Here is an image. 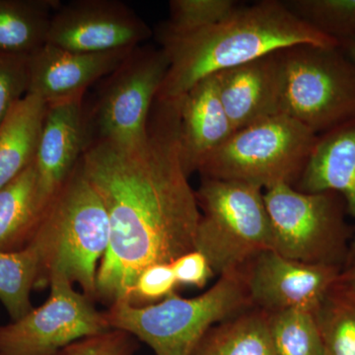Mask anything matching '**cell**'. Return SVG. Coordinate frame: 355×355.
Masks as SVG:
<instances>
[{
    "instance_id": "3",
    "label": "cell",
    "mask_w": 355,
    "mask_h": 355,
    "mask_svg": "<svg viewBox=\"0 0 355 355\" xmlns=\"http://www.w3.org/2000/svg\"><path fill=\"white\" fill-rule=\"evenodd\" d=\"M110 223L99 193L78 163L44 209L29 244L38 253L37 288H44L55 277L78 284L94 300L96 280L108 249Z\"/></svg>"
},
{
    "instance_id": "11",
    "label": "cell",
    "mask_w": 355,
    "mask_h": 355,
    "mask_svg": "<svg viewBox=\"0 0 355 355\" xmlns=\"http://www.w3.org/2000/svg\"><path fill=\"white\" fill-rule=\"evenodd\" d=\"M153 36L150 27L123 2L74 0L53 13L46 44L101 53L137 48Z\"/></svg>"
},
{
    "instance_id": "13",
    "label": "cell",
    "mask_w": 355,
    "mask_h": 355,
    "mask_svg": "<svg viewBox=\"0 0 355 355\" xmlns=\"http://www.w3.org/2000/svg\"><path fill=\"white\" fill-rule=\"evenodd\" d=\"M85 96L46 105L34 160L46 205L90 146Z\"/></svg>"
},
{
    "instance_id": "31",
    "label": "cell",
    "mask_w": 355,
    "mask_h": 355,
    "mask_svg": "<svg viewBox=\"0 0 355 355\" xmlns=\"http://www.w3.org/2000/svg\"><path fill=\"white\" fill-rule=\"evenodd\" d=\"M338 44H340V48L342 49L343 53L355 65V37L340 40Z\"/></svg>"
},
{
    "instance_id": "10",
    "label": "cell",
    "mask_w": 355,
    "mask_h": 355,
    "mask_svg": "<svg viewBox=\"0 0 355 355\" xmlns=\"http://www.w3.org/2000/svg\"><path fill=\"white\" fill-rule=\"evenodd\" d=\"M49 286L43 305L0 326V355H62L72 343L112 330L104 312L69 280L55 277Z\"/></svg>"
},
{
    "instance_id": "26",
    "label": "cell",
    "mask_w": 355,
    "mask_h": 355,
    "mask_svg": "<svg viewBox=\"0 0 355 355\" xmlns=\"http://www.w3.org/2000/svg\"><path fill=\"white\" fill-rule=\"evenodd\" d=\"M241 6L234 0H171L169 18L157 31L183 35L218 23Z\"/></svg>"
},
{
    "instance_id": "22",
    "label": "cell",
    "mask_w": 355,
    "mask_h": 355,
    "mask_svg": "<svg viewBox=\"0 0 355 355\" xmlns=\"http://www.w3.org/2000/svg\"><path fill=\"white\" fill-rule=\"evenodd\" d=\"M314 316L324 355H355V287L340 277Z\"/></svg>"
},
{
    "instance_id": "16",
    "label": "cell",
    "mask_w": 355,
    "mask_h": 355,
    "mask_svg": "<svg viewBox=\"0 0 355 355\" xmlns=\"http://www.w3.org/2000/svg\"><path fill=\"white\" fill-rule=\"evenodd\" d=\"M179 114L180 156L190 177L235 132L219 97L216 76L174 100Z\"/></svg>"
},
{
    "instance_id": "17",
    "label": "cell",
    "mask_w": 355,
    "mask_h": 355,
    "mask_svg": "<svg viewBox=\"0 0 355 355\" xmlns=\"http://www.w3.org/2000/svg\"><path fill=\"white\" fill-rule=\"evenodd\" d=\"M293 188L303 193L335 191L345 198L354 222L345 268H349L355 261V119L318 137L312 155Z\"/></svg>"
},
{
    "instance_id": "32",
    "label": "cell",
    "mask_w": 355,
    "mask_h": 355,
    "mask_svg": "<svg viewBox=\"0 0 355 355\" xmlns=\"http://www.w3.org/2000/svg\"><path fill=\"white\" fill-rule=\"evenodd\" d=\"M342 279L349 284L350 286L355 287V261L349 268H345L340 275Z\"/></svg>"
},
{
    "instance_id": "24",
    "label": "cell",
    "mask_w": 355,
    "mask_h": 355,
    "mask_svg": "<svg viewBox=\"0 0 355 355\" xmlns=\"http://www.w3.org/2000/svg\"><path fill=\"white\" fill-rule=\"evenodd\" d=\"M275 355H324L314 313L286 310L270 314Z\"/></svg>"
},
{
    "instance_id": "4",
    "label": "cell",
    "mask_w": 355,
    "mask_h": 355,
    "mask_svg": "<svg viewBox=\"0 0 355 355\" xmlns=\"http://www.w3.org/2000/svg\"><path fill=\"white\" fill-rule=\"evenodd\" d=\"M251 307L241 270L221 275L197 297L175 293L147 306L116 303L104 314L112 330L130 334L155 355H191L211 327Z\"/></svg>"
},
{
    "instance_id": "6",
    "label": "cell",
    "mask_w": 355,
    "mask_h": 355,
    "mask_svg": "<svg viewBox=\"0 0 355 355\" xmlns=\"http://www.w3.org/2000/svg\"><path fill=\"white\" fill-rule=\"evenodd\" d=\"M318 137L286 114L266 119L236 130L198 173L202 178L242 182L263 191L280 184L294 187Z\"/></svg>"
},
{
    "instance_id": "25",
    "label": "cell",
    "mask_w": 355,
    "mask_h": 355,
    "mask_svg": "<svg viewBox=\"0 0 355 355\" xmlns=\"http://www.w3.org/2000/svg\"><path fill=\"white\" fill-rule=\"evenodd\" d=\"M286 6L331 38L355 37V0H288Z\"/></svg>"
},
{
    "instance_id": "19",
    "label": "cell",
    "mask_w": 355,
    "mask_h": 355,
    "mask_svg": "<svg viewBox=\"0 0 355 355\" xmlns=\"http://www.w3.org/2000/svg\"><path fill=\"white\" fill-rule=\"evenodd\" d=\"M46 111L43 100L27 94L0 125V190L34 162Z\"/></svg>"
},
{
    "instance_id": "14",
    "label": "cell",
    "mask_w": 355,
    "mask_h": 355,
    "mask_svg": "<svg viewBox=\"0 0 355 355\" xmlns=\"http://www.w3.org/2000/svg\"><path fill=\"white\" fill-rule=\"evenodd\" d=\"M284 50L214 74L219 97L235 132L284 114Z\"/></svg>"
},
{
    "instance_id": "7",
    "label": "cell",
    "mask_w": 355,
    "mask_h": 355,
    "mask_svg": "<svg viewBox=\"0 0 355 355\" xmlns=\"http://www.w3.org/2000/svg\"><path fill=\"white\" fill-rule=\"evenodd\" d=\"M272 233V251L289 260L338 266L349 259L354 227L347 203L335 191L303 193L280 184L263 191Z\"/></svg>"
},
{
    "instance_id": "18",
    "label": "cell",
    "mask_w": 355,
    "mask_h": 355,
    "mask_svg": "<svg viewBox=\"0 0 355 355\" xmlns=\"http://www.w3.org/2000/svg\"><path fill=\"white\" fill-rule=\"evenodd\" d=\"M46 207L33 162L0 190V251H17L27 246Z\"/></svg>"
},
{
    "instance_id": "12",
    "label": "cell",
    "mask_w": 355,
    "mask_h": 355,
    "mask_svg": "<svg viewBox=\"0 0 355 355\" xmlns=\"http://www.w3.org/2000/svg\"><path fill=\"white\" fill-rule=\"evenodd\" d=\"M342 272L338 266L289 260L272 250L258 254L243 270L252 306L268 314L315 313Z\"/></svg>"
},
{
    "instance_id": "27",
    "label": "cell",
    "mask_w": 355,
    "mask_h": 355,
    "mask_svg": "<svg viewBox=\"0 0 355 355\" xmlns=\"http://www.w3.org/2000/svg\"><path fill=\"white\" fill-rule=\"evenodd\" d=\"M29 57L0 53V125L13 107L27 95Z\"/></svg>"
},
{
    "instance_id": "8",
    "label": "cell",
    "mask_w": 355,
    "mask_h": 355,
    "mask_svg": "<svg viewBox=\"0 0 355 355\" xmlns=\"http://www.w3.org/2000/svg\"><path fill=\"white\" fill-rule=\"evenodd\" d=\"M284 114L316 135L355 119V65L340 46L284 49Z\"/></svg>"
},
{
    "instance_id": "9",
    "label": "cell",
    "mask_w": 355,
    "mask_h": 355,
    "mask_svg": "<svg viewBox=\"0 0 355 355\" xmlns=\"http://www.w3.org/2000/svg\"><path fill=\"white\" fill-rule=\"evenodd\" d=\"M169 67L162 49L137 46L100 81L93 104L86 105L91 142L128 146L146 139L154 102Z\"/></svg>"
},
{
    "instance_id": "15",
    "label": "cell",
    "mask_w": 355,
    "mask_h": 355,
    "mask_svg": "<svg viewBox=\"0 0 355 355\" xmlns=\"http://www.w3.org/2000/svg\"><path fill=\"white\" fill-rule=\"evenodd\" d=\"M132 50L86 53L46 44L28 60L27 94L46 105L86 95L90 86L109 76Z\"/></svg>"
},
{
    "instance_id": "1",
    "label": "cell",
    "mask_w": 355,
    "mask_h": 355,
    "mask_svg": "<svg viewBox=\"0 0 355 355\" xmlns=\"http://www.w3.org/2000/svg\"><path fill=\"white\" fill-rule=\"evenodd\" d=\"M110 223L96 297L132 303L140 272L196 250L200 210L180 156L176 101L156 99L146 139L121 146L96 140L81 159Z\"/></svg>"
},
{
    "instance_id": "21",
    "label": "cell",
    "mask_w": 355,
    "mask_h": 355,
    "mask_svg": "<svg viewBox=\"0 0 355 355\" xmlns=\"http://www.w3.org/2000/svg\"><path fill=\"white\" fill-rule=\"evenodd\" d=\"M58 0H0V53L30 57L48 41Z\"/></svg>"
},
{
    "instance_id": "23",
    "label": "cell",
    "mask_w": 355,
    "mask_h": 355,
    "mask_svg": "<svg viewBox=\"0 0 355 355\" xmlns=\"http://www.w3.org/2000/svg\"><path fill=\"white\" fill-rule=\"evenodd\" d=\"M40 259L31 245L17 251H0V301L12 321L33 310L31 293L37 288Z\"/></svg>"
},
{
    "instance_id": "2",
    "label": "cell",
    "mask_w": 355,
    "mask_h": 355,
    "mask_svg": "<svg viewBox=\"0 0 355 355\" xmlns=\"http://www.w3.org/2000/svg\"><path fill=\"white\" fill-rule=\"evenodd\" d=\"M169 60L157 99L174 101L196 84L223 70L298 44L335 48L336 39L318 31L279 0L240 6L230 15L183 35L155 32Z\"/></svg>"
},
{
    "instance_id": "20",
    "label": "cell",
    "mask_w": 355,
    "mask_h": 355,
    "mask_svg": "<svg viewBox=\"0 0 355 355\" xmlns=\"http://www.w3.org/2000/svg\"><path fill=\"white\" fill-rule=\"evenodd\" d=\"M191 355H275L270 314L251 307L214 324Z\"/></svg>"
},
{
    "instance_id": "30",
    "label": "cell",
    "mask_w": 355,
    "mask_h": 355,
    "mask_svg": "<svg viewBox=\"0 0 355 355\" xmlns=\"http://www.w3.org/2000/svg\"><path fill=\"white\" fill-rule=\"evenodd\" d=\"M178 284L202 288L214 275L207 257L198 251L184 253L171 263Z\"/></svg>"
},
{
    "instance_id": "28",
    "label": "cell",
    "mask_w": 355,
    "mask_h": 355,
    "mask_svg": "<svg viewBox=\"0 0 355 355\" xmlns=\"http://www.w3.org/2000/svg\"><path fill=\"white\" fill-rule=\"evenodd\" d=\"M178 286L171 263H154L147 266L135 282L132 304H155L176 293Z\"/></svg>"
},
{
    "instance_id": "5",
    "label": "cell",
    "mask_w": 355,
    "mask_h": 355,
    "mask_svg": "<svg viewBox=\"0 0 355 355\" xmlns=\"http://www.w3.org/2000/svg\"><path fill=\"white\" fill-rule=\"evenodd\" d=\"M200 220L196 250L214 275L241 272L258 254L272 250L263 190L238 181L202 178L196 191Z\"/></svg>"
},
{
    "instance_id": "29",
    "label": "cell",
    "mask_w": 355,
    "mask_h": 355,
    "mask_svg": "<svg viewBox=\"0 0 355 355\" xmlns=\"http://www.w3.org/2000/svg\"><path fill=\"white\" fill-rule=\"evenodd\" d=\"M139 340L120 330H111L72 343L62 355H133Z\"/></svg>"
}]
</instances>
